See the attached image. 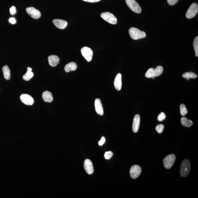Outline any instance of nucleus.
I'll use <instances>...</instances> for the list:
<instances>
[{
	"label": "nucleus",
	"mask_w": 198,
	"mask_h": 198,
	"mask_svg": "<svg viewBox=\"0 0 198 198\" xmlns=\"http://www.w3.org/2000/svg\"><path fill=\"white\" fill-rule=\"evenodd\" d=\"M129 33L131 38L135 40L145 38L146 36L145 32L134 27L131 28L129 29Z\"/></svg>",
	"instance_id": "nucleus-1"
},
{
	"label": "nucleus",
	"mask_w": 198,
	"mask_h": 198,
	"mask_svg": "<svg viewBox=\"0 0 198 198\" xmlns=\"http://www.w3.org/2000/svg\"><path fill=\"white\" fill-rule=\"evenodd\" d=\"M191 165L190 162L188 159L183 161L181 164L180 173L181 176L184 177L188 176L190 171Z\"/></svg>",
	"instance_id": "nucleus-2"
},
{
	"label": "nucleus",
	"mask_w": 198,
	"mask_h": 198,
	"mask_svg": "<svg viewBox=\"0 0 198 198\" xmlns=\"http://www.w3.org/2000/svg\"><path fill=\"white\" fill-rule=\"evenodd\" d=\"M100 16L104 20L112 24H116L117 23V19L115 16L111 13L106 12L102 13Z\"/></svg>",
	"instance_id": "nucleus-3"
},
{
	"label": "nucleus",
	"mask_w": 198,
	"mask_h": 198,
	"mask_svg": "<svg viewBox=\"0 0 198 198\" xmlns=\"http://www.w3.org/2000/svg\"><path fill=\"white\" fill-rule=\"evenodd\" d=\"M126 4L133 12L139 14L142 12L140 6L135 0H125Z\"/></svg>",
	"instance_id": "nucleus-4"
},
{
	"label": "nucleus",
	"mask_w": 198,
	"mask_h": 198,
	"mask_svg": "<svg viewBox=\"0 0 198 198\" xmlns=\"http://www.w3.org/2000/svg\"><path fill=\"white\" fill-rule=\"evenodd\" d=\"M175 160L176 157L173 154H170L167 156L163 160L164 165L165 168L167 169L171 168L175 163Z\"/></svg>",
	"instance_id": "nucleus-5"
},
{
	"label": "nucleus",
	"mask_w": 198,
	"mask_h": 198,
	"mask_svg": "<svg viewBox=\"0 0 198 198\" xmlns=\"http://www.w3.org/2000/svg\"><path fill=\"white\" fill-rule=\"evenodd\" d=\"M198 6L196 3H193L190 6L186 14V16L188 19L193 18L198 13Z\"/></svg>",
	"instance_id": "nucleus-6"
},
{
	"label": "nucleus",
	"mask_w": 198,
	"mask_h": 198,
	"mask_svg": "<svg viewBox=\"0 0 198 198\" xmlns=\"http://www.w3.org/2000/svg\"><path fill=\"white\" fill-rule=\"evenodd\" d=\"M81 53L85 59L88 62L92 60L93 56V51L90 48L87 47H84L81 48Z\"/></svg>",
	"instance_id": "nucleus-7"
},
{
	"label": "nucleus",
	"mask_w": 198,
	"mask_h": 198,
	"mask_svg": "<svg viewBox=\"0 0 198 198\" xmlns=\"http://www.w3.org/2000/svg\"><path fill=\"white\" fill-rule=\"evenodd\" d=\"M141 168L139 165H134L131 167L130 170V175L131 178L135 179L138 177L141 173Z\"/></svg>",
	"instance_id": "nucleus-8"
},
{
	"label": "nucleus",
	"mask_w": 198,
	"mask_h": 198,
	"mask_svg": "<svg viewBox=\"0 0 198 198\" xmlns=\"http://www.w3.org/2000/svg\"><path fill=\"white\" fill-rule=\"evenodd\" d=\"M26 12L32 18L38 19L41 17V13L40 11L33 7L27 8Z\"/></svg>",
	"instance_id": "nucleus-9"
},
{
	"label": "nucleus",
	"mask_w": 198,
	"mask_h": 198,
	"mask_svg": "<svg viewBox=\"0 0 198 198\" xmlns=\"http://www.w3.org/2000/svg\"><path fill=\"white\" fill-rule=\"evenodd\" d=\"M20 100L22 103L28 105H32L34 103V100L31 95L27 94H23L20 96Z\"/></svg>",
	"instance_id": "nucleus-10"
},
{
	"label": "nucleus",
	"mask_w": 198,
	"mask_h": 198,
	"mask_svg": "<svg viewBox=\"0 0 198 198\" xmlns=\"http://www.w3.org/2000/svg\"><path fill=\"white\" fill-rule=\"evenodd\" d=\"M84 167L86 172L89 175L92 174L94 172L93 164L90 159H87L84 161Z\"/></svg>",
	"instance_id": "nucleus-11"
},
{
	"label": "nucleus",
	"mask_w": 198,
	"mask_h": 198,
	"mask_svg": "<svg viewBox=\"0 0 198 198\" xmlns=\"http://www.w3.org/2000/svg\"><path fill=\"white\" fill-rule=\"evenodd\" d=\"M140 124V116L139 115H136L134 116L132 123V131L136 133L138 131Z\"/></svg>",
	"instance_id": "nucleus-12"
},
{
	"label": "nucleus",
	"mask_w": 198,
	"mask_h": 198,
	"mask_svg": "<svg viewBox=\"0 0 198 198\" xmlns=\"http://www.w3.org/2000/svg\"><path fill=\"white\" fill-rule=\"evenodd\" d=\"M95 109L96 112L98 114L100 115H103V105L101 103V100L100 99L97 98L95 99Z\"/></svg>",
	"instance_id": "nucleus-13"
},
{
	"label": "nucleus",
	"mask_w": 198,
	"mask_h": 198,
	"mask_svg": "<svg viewBox=\"0 0 198 198\" xmlns=\"http://www.w3.org/2000/svg\"><path fill=\"white\" fill-rule=\"evenodd\" d=\"M53 22L57 28L63 30L67 27L68 22L66 21L61 19H54Z\"/></svg>",
	"instance_id": "nucleus-14"
},
{
	"label": "nucleus",
	"mask_w": 198,
	"mask_h": 198,
	"mask_svg": "<svg viewBox=\"0 0 198 198\" xmlns=\"http://www.w3.org/2000/svg\"><path fill=\"white\" fill-rule=\"evenodd\" d=\"M48 63L50 66L55 67L59 64L60 58L56 55H51L48 58Z\"/></svg>",
	"instance_id": "nucleus-15"
},
{
	"label": "nucleus",
	"mask_w": 198,
	"mask_h": 198,
	"mask_svg": "<svg viewBox=\"0 0 198 198\" xmlns=\"http://www.w3.org/2000/svg\"><path fill=\"white\" fill-rule=\"evenodd\" d=\"M121 74L120 73H118L115 77L114 84L115 88L118 91L121 90L122 87V80H121Z\"/></svg>",
	"instance_id": "nucleus-16"
},
{
	"label": "nucleus",
	"mask_w": 198,
	"mask_h": 198,
	"mask_svg": "<svg viewBox=\"0 0 198 198\" xmlns=\"http://www.w3.org/2000/svg\"><path fill=\"white\" fill-rule=\"evenodd\" d=\"M42 98L44 101L49 103L52 102L53 99L52 94L48 91L43 92L42 94Z\"/></svg>",
	"instance_id": "nucleus-17"
},
{
	"label": "nucleus",
	"mask_w": 198,
	"mask_h": 198,
	"mask_svg": "<svg viewBox=\"0 0 198 198\" xmlns=\"http://www.w3.org/2000/svg\"><path fill=\"white\" fill-rule=\"evenodd\" d=\"M77 68V65L75 63L71 62L66 65L65 66V71L66 72L76 71Z\"/></svg>",
	"instance_id": "nucleus-18"
},
{
	"label": "nucleus",
	"mask_w": 198,
	"mask_h": 198,
	"mask_svg": "<svg viewBox=\"0 0 198 198\" xmlns=\"http://www.w3.org/2000/svg\"><path fill=\"white\" fill-rule=\"evenodd\" d=\"M2 71L4 79L6 80H9L10 79V71L7 65L3 66Z\"/></svg>",
	"instance_id": "nucleus-19"
},
{
	"label": "nucleus",
	"mask_w": 198,
	"mask_h": 198,
	"mask_svg": "<svg viewBox=\"0 0 198 198\" xmlns=\"http://www.w3.org/2000/svg\"><path fill=\"white\" fill-rule=\"evenodd\" d=\"M32 69L30 67L27 68V71L25 74L23 75V79L25 81L30 80L33 77L34 74L32 72Z\"/></svg>",
	"instance_id": "nucleus-20"
},
{
	"label": "nucleus",
	"mask_w": 198,
	"mask_h": 198,
	"mask_svg": "<svg viewBox=\"0 0 198 198\" xmlns=\"http://www.w3.org/2000/svg\"><path fill=\"white\" fill-rule=\"evenodd\" d=\"M182 124L186 127H190L193 124L192 121L185 117H182L181 119Z\"/></svg>",
	"instance_id": "nucleus-21"
},
{
	"label": "nucleus",
	"mask_w": 198,
	"mask_h": 198,
	"mask_svg": "<svg viewBox=\"0 0 198 198\" xmlns=\"http://www.w3.org/2000/svg\"><path fill=\"white\" fill-rule=\"evenodd\" d=\"M197 75L194 73L192 72H187L184 73L183 74L182 77L186 79H195L197 77Z\"/></svg>",
	"instance_id": "nucleus-22"
},
{
	"label": "nucleus",
	"mask_w": 198,
	"mask_h": 198,
	"mask_svg": "<svg viewBox=\"0 0 198 198\" xmlns=\"http://www.w3.org/2000/svg\"><path fill=\"white\" fill-rule=\"evenodd\" d=\"M163 71V68L162 66H159L154 69V77H157L162 74Z\"/></svg>",
	"instance_id": "nucleus-23"
},
{
	"label": "nucleus",
	"mask_w": 198,
	"mask_h": 198,
	"mask_svg": "<svg viewBox=\"0 0 198 198\" xmlns=\"http://www.w3.org/2000/svg\"><path fill=\"white\" fill-rule=\"evenodd\" d=\"M193 46L194 48L195 56L197 57H198V37L196 36L193 42Z\"/></svg>",
	"instance_id": "nucleus-24"
},
{
	"label": "nucleus",
	"mask_w": 198,
	"mask_h": 198,
	"mask_svg": "<svg viewBox=\"0 0 198 198\" xmlns=\"http://www.w3.org/2000/svg\"><path fill=\"white\" fill-rule=\"evenodd\" d=\"M155 69L153 68H149L146 72L145 76V77L148 78H151L154 77V71Z\"/></svg>",
	"instance_id": "nucleus-25"
},
{
	"label": "nucleus",
	"mask_w": 198,
	"mask_h": 198,
	"mask_svg": "<svg viewBox=\"0 0 198 198\" xmlns=\"http://www.w3.org/2000/svg\"><path fill=\"white\" fill-rule=\"evenodd\" d=\"M180 113L182 116H184L187 114L188 110L186 107L183 104H182L180 106Z\"/></svg>",
	"instance_id": "nucleus-26"
},
{
	"label": "nucleus",
	"mask_w": 198,
	"mask_h": 198,
	"mask_svg": "<svg viewBox=\"0 0 198 198\" xmlns=\"http://www.w3.org/2000/svg\"><path fill=\"white\" fill-rule=\"evenodd\" d=\"M165 126L163 124H160L157 125L156 127V130L159 133H162L164 130Z\"/></svg>",
	"instance_id": "nucleus-27"
},
{
	"label": "nucleus",
	"mask_w": 198,
	"mask_h": 198,
	"mask_svg": "<svg viewBox=\"0 0 198 198\" xmlns=\"http://www.w3.org/2000/svg\"><path fill=\"white\" fill-rule=\"evenodd\" d=\"M113 156L112 152L110 151L106 152L104 154V157L106 160H109L111 159Z\"/></svg>",
	"instance_id": "nucleus-28"
},
{
	"label": "nucleus",
	"mask_w": 198,
	"mask_h": 198,
	"mask_svg": "<svg viewBox=\"0 0 198 198\" xmlns=\"http://www.w3.org/2000/svg\"><path fill=\"white\" fill-rule=\"evenodd\" d=\"M166 118V115H165V113L162 112L159 115L157 119L159 121H161L165 120Z\"/></svg>",
	"instance_id": "nucleus-29"
},
{
	"label": "nucleus",
	"mask_w": 198,
	"mask_h": 198,
	"mask_svg": "<svg viewBox=\"0 0 198 198\" xmlns=\"http://www.w3.org/2000/svg\"><path fill=\"white\" fill-rule=\"evenodd\" d=\"M179 0H167L168 4L170 6H173L176 4Z\"/></svg>",
	"instance_id": "nucleus-30"
},
{
	"label": "nucleus",
	"mask_w": 198,
	"mask_h": 198,
	"mask_svg": "<svg viewBox=\"0 0 198 198\" xmlns=\"http://www.w3.org/2000/svg\"><path fill=\"white\" fill-rule=\"evenodd\" d=\"M10 12L12 15L15 14L16 12V7L14 6H12V7L10 9Z\"/></svg>",
	"instance_id": "nucleus-31"
},
{
	"label": "nucleus",
	"mask_w": 198,
	"mask_h": 198,
	"mask_svg": "<svg viewBox=\"0 0 198 198\" xmlns=\"http://www.w3.org/2000/svg\"><path fill=\"white\" fill-rule=\"evenodd\" d=\"M105 142V139L104 137H102L101 139L98 142L99 145L100 146H103Z\"/></svg>",
	"instance_id": "nucleus-32"
},
{
	"label": "nucleus",
	"mask_w": 198,
	"mask_h": 198,
	"mask_svg": "<svg viewBox=\"0 0 198 198\" xmlns=\"http://www.w3.org/2000/svg\"><path fill=\"white\" fill-rule=\"evenodd\" d=\"M83 1H86V2L95 3L98 2V1H101V0H83Z\"/></svg>",
	"instance_id": "nucleus-33"
},
{
	"label": "nucleus",
	"mask_w": 198,
	"mask_h": 198,
	"mask_svg": "<svg viewBox=\"0 0 198 198\" xmlns=\"http://www.w3.org/2000/svg\"><path fill=\"white\" fill-rule=\"evenodd\" d=\"M9 21L11 24H16V19L14 18H10L9 19Z\"/></svg>",
	"instance_id": "nucleus-34"
},
{
	"label": "nucleus",
	"mask_w": 198,
	"mask_h": 198,
	"mask_svg": "<svg viewBox=\"0 0 198 198\" xmlns=\"http://www.w3.org/2000/svg\"><path fill=\"white\" fill-rule=\"evenodd\" d=\"M155 77H152L153 79H155Z\"/></svg>",
	"instance_id": "nucleus-35"
}]
</instances>
